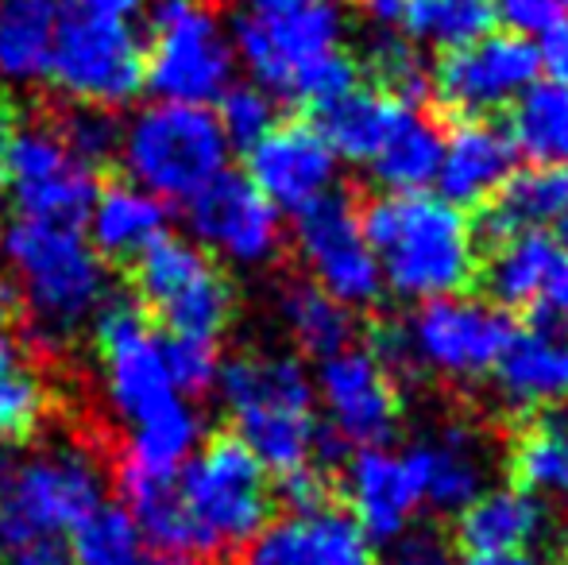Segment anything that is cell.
Returning <instances> with one entry per match:
<instances>
[{"label": "cell", "mask_w": 568, "mask_h": 565, "mask_svg": "<svg viewBox=\"0 0 568 565\" xmlns=\"http://www.w3.org/2000/svg\"><path fill=\"white\" fill-rule=\"evenodd\" d=\"M359 12L372 20L375 31H398V20H403V0H359Z\"/></svg>", "instance_id": "obj_47"}, {"label": "cell", "mask_w": 568, "mask_h": 565, "mask_svg": "<svg viewBox=\"0 0 568 565\" xmlns=\"http://www.w3.org/2000/svg\"><path fill=\"white\" fill-rule=\"evenodd\" d=\"M515 337V322L499 306L479 299H429L406 317V325H387L375 333V349L390 376L429 372L456 384H471L495 372V361Z\"/></svg>", "instance_id": "obj_4"}, {"label": "cell", "mask_w": 568, "mask_h": 565, "mask_svg": "<svg viewBox=\"0 0 568 565\" xmlns=\"http://www.w3.org/2000/svg\"><path fill=\"white\" fill-rule=\"evenodd\" d=\"M8 481H12V465H8V461H4V457H0V496H4Z\"/></svg>", "instance_id": "obj_51"}, {"label": "cell", "mask_w": 568, "mask_h": 565, "mask_svg": "<svg viewBox=\"0 0 568 565\" xmlns=\"http://www.w3.org/2000/svg\"><path fill=\"white\" fill-rule=\"evenodd\" d=\"M278 310H283L286 330L298 341L302 353L317 356V361H329V356L352 349L356 317H352V310L344 306V302L325 294L317 283H310V280L286 283L283 291H278Z\"/></svg>", "instance_id": "obj_31"}, {"label": "cell", "mask_w": 568, "mask_h": 565, "mask_svg": "<svg viewBox=\"0 0 568 565\" xmlns=\"http://www.w3.org/2000/svg\"><path fill=\"white\" fill-rule=\"evenodd\" d=\"M515 140L491 121H460L445 137L437 186L456 210H476L499 194L503 182L515 174Z\"/></svg>", "instance_id": "obj_21"}, {"label": "cell", "mask_w": 568, "mask_h": 565, "mask_svg": "<svg viewBox=\"0 0 568 565\" xmlns=\"http://www.w3.org/2000/svg\"><path fill=\"white\" fill-rule=\"evenodd\" d=\"M495 4L491 0H403V31L410 43L434 47V51H456L476 39L491 36Z\"/></svg>", "instance_id": "obj_35"}, {"label": "cell", "mask_w": 568, "mask_h": 565, "mask_svg": "<svg viewBox=\"0 0 568 565\" xmlns=\"http://www.w3.org/2000/svg\"><path fill=\"white\" fill-rule=\"evenodd\" d=\"M568 210V171L565 167H534V171L510 174L499 186V194L487 202L484 233L487 241H503L515 233L546 229Z\"/></svg>", "instance_id": "obj_30"}, {"label": "cell", "mask_w": 568, "mask_h": 565, "mask_svg": "<svg viewBox=\"0 0 568 565\" xmlns=\"http://www.w3.org/2000/svg\"><path fill=\"white\" fill-rule=\"evenodd\" d=\"M163 361L179 395H205L217 384V372H221L217 341L163 337Z\"/></svg>", "instance_id": "obj_41"}, {"label": "cell", "mask_w": 568, "mask_h": 565, "mask_svg": "<svg viewBox=\"0 0 568 565\" xmlns=\"http://www.w3.org/2000/svg\"><path fill=\"white\" fill-rule=\"evenodd\" d=\"M403 101H395L390 93L375 90V85H352L341 98L322 101V105L310 109L314 117L317 137L333 148L337 159H352V163H372L375 151L383 148L390 124H395Z\"/></svg>", "instance_id": "obj_27"}, {"label": "cell", "mask_w": 568, "mask_h": 565, "mask_svg": "<svg viewBox=\"0 0 568 565\" xmlns=\"http://www.w3.org/2000/svg\"><path fill=\"white\" fill-rule=\"evenodd\" d=\"M186 221L205 249L236 260V264H267L278 256L283 229L278 210L244 179L221 171L205 190L186 202Z\"/></svg>", "instance_id": "obj_17"}, {"label": "cell", "mask_w": 568, "mask_h": 565, "mask_svg": "<svg viewBox=\"0 0 568 565\" xmlns=\"http://www.w3.org/2000/svg\"><path fill=\"white\" fill-rule=\"evenodd\" d=\"M0 546H4V543H0Z\"/></svg>", "instance_id": "obj_53"}, {"label": "cell", "mask_w": 568, "mask_h": 565, "mask_svg": "<svg viewBox=\"0 0 568 565\" xmlns=\"http://www.w3.org/2000/svg\"><path fill=\"white\" fill-rule=\"evenodd\" d=\"M561 8H568V0H561Z\"/></svg>", "instance_id": "obj_52"}, {"label": "cell", "mask_w": 568, "mask_h": 565, "mask_svg": "<svg viewBox=\"0 0 568 565\" xmlns=\"http://www.w3.org/2000/svg\"><path fill=\"white\" fill-rule=\"evenodd\" d=\"M561 264L565 260L554 236L534 229V233H515L495 241L491 256L476 268V275L491 306H534V302H541V294L554 283Z\"/></svg>", "instance_id": "obj_26"}, {"label": "cell", "mask_w": 568, "mask_h": 565, "mask_svg": "<svg viewBox=\"0 0 568 565\" xmlns=\"http://www.w3.org/2000/svg\"><path fill=\"white\" fill-rule=\"evenodd\" d=\"M98 171L78 163L51 124H23L20 140L8 159V190H12L20 218H47V221H70L82 225L90 213L93 198H98Z\"/></svg>", "instance_id": "obj_15"}, {"label": "cell", "mask_w": 568, "mask_h": 565, "mask_svg": "<svg viewBox=\"0 0 568 565\" xmlns=\"http://www.w3.org/2000/svg\"><path fill=\"white\" fill-rule=\"evenodd\" d=\"M495 23H507L510 36H546L561 23V0H491Z\"/></svg>", "instance_id": "obj_43"}, {"label": "cell", "mask_w": 568, "mask_h": 565, "mask_svg": "<svg viewBox=\"0 0 568 565\" xmlns=\"http://www.w3.org/2000/svg\"><path fill=\"white\" fill-rule=\"evenodd\" d=\"M383 286L403 299H445L476 280V241L464 210L429 194H387L359 213Z\"/></svg>", "instance_id": "obj_2"}, {"label": "cell", "mask_w": 568, "mask_h": 565, "mask_svg": "<svg viewBox=\"0 0 568 565\" xmlns=\"http://www.w3.org/2000/svg\"><path fill=\"white\" fill-rule=\"evenodd\" d=\"M143 0H74V8L93 16H113V20H128V16L140 8Z\"/></svg>", "instance_id": "obj_48"}, {"label": "cell", "mask_w": 568, "mask_h": 565, "mask_svg": "<svg viewBox=\"0 0 568 565\" xmlns=\"http://www.w3.org/2000/svg\"><path fill=\"white\" fill-rule=\"evenodd\" d=\"M298 252L314 283L344 306H372L383 294V272L364 241L359 213L348 194H325L298 213Z\"/></svg>", "instance_id": "obj_14"}, {"label": "cell", "mask_w": 568, "mask_h": 565, "mask_svg": "<svg viewBox=\"0 0 568 565\" xmlns=\"http://www.w3.org/2000/svg\"><path fill=\"white\" fill-rule=\"evenodd\" d=\"M67 546L74 565H148L132 515L105 500L70 531Z\"/></svg>", "instance_id": "obj_37"}, {"label": "cell", "mask_w": 568, "mask_h": 565, "mask_svg": "<svg viewBox=\"0 0 568 565\" xmlns=\"http://www.w3.org/2000/svg\"><path fill=\"white\" fill-rule=\"evenodd\" d=\"M93 345L105 364L109 400L132 426L148 423L151 415L182 400L174 392L171 372H166L163 341L155 337L148 314L132 294H116L113 302H101Z\"/></svg>", "instance_id": "obj_11"}, {"label": "cell", "mask_w": 568, "mask_h": 565, "mask_svg": "<svg viewBox=\"0 0 568 565\" xmlns=\"http://www.w3.org/2000/svg\"><path fill=\"white\" fill-rule=\"evenodd\" d=\"M179 496L202 554H232L271 519L275 492L255 453L232 430H217L179 468Z\"/></svg>", "instance_id": "obj_6"}, {"label": "cell", "mask_w": 568, "mask_h": 565, "mask_svg": "<svg viewBox=\"0 0 568 565\" xmlns=\"http://www.w3.org/2000/svg\"><path fill=\"white\" fill-rule=\"evenodd\" d=\"M148 28V90L174 105H205L229 90L232 43L213 0H155Z\"/></svg>", "instance_id": "obj_10"}, {"label": "cell", "mask_w": 568, "mask_h": 565, "mask_svg": "<svg viewBox=\"0 0 568 565\" xmlns=\"http://www.w3.org/2000/svg\"><path fill=\"white\" fill-rule=\"evenodd\" d=\"M344 20L333 0H252L232 23V47L260 90L291 101L314 62L341 51Z\"/></svg>", "instance_id": "obj_9"}, {"label": "cell", "mask_w": 568, "mask_h": 565, "mask_svg": "<svg viewBox=\"0 0 568 565\" xmlns=\"http://www.w3.org/2000/svg\"><path fill=\"white\" fill-rule=\"evenodd\" d=\"M128 294L166 337L217 341L236 317V286L217 256L179 236H159L128 264Z\"/></svg>", "instance_id": "obj_5"}, {"label": "cell", "mask_w": 568, "mask_h": 565, "mask_svg": "<svg viewBox=\"0 0 568 565\" xmlns=\"http://www.w3.org/2000/svg\"><path fill=\"white\" fill-rule=\"evenodd\" d=\"M410 450L422 468V504L434 512L460 515L487 488V445L471 426L453 423Z\"/></svg>", "instance_id": "obj_23"}, {"label": "cell", "mask_w": 568, "mask_h": 565, "mask_svg": "<svg viewBox=\"0 0 568 565\" xmlns=\"http://www.w3.org/2000/svg\"><path fill=\"white\" fill-rule=\"evenodd\" d=\"M8 551H12V562L8 565H74V558H70V546L62 543L59 535L23 538V543L8 546Z\"/></svg>", "instance_id": "obj_44"}, {"label": "cell", "mask_w": 568, "mask_h": 565, "mask_svg": "<svg viewBox=\"0 0 568 565\" xmlns=\"http://www.w3.org/2000/svg\"><path fill=\"white\" fill-rule=\"evenodd\" d=\"M344 500L352 507V523L367 538L390 543L414 523V512L422 507V468L414 450L387 453L379 445L359 450L344 465Z\"/></svg>", "instance_id": "obj_20"}, {"label": "cell", "mask_w": 568, "mask_h": 565, "mask_svg": "<svg viewBox=\"0 0 568 565\" xmlns=\"http://www.w3.org/2000/svg\"><path fill=\"white\" fill-rule=\"evenodd\" d=\"M538 325L557 333H568V264L557 268L554 283L541 294V310H538Z\"/></svg>", "instance_id": "obj_46"}, {"label": "cell", "mask_w": 568, "mask_h": 565, "mask_svg": "<svg viewBox=\"0 0 568 565\" xmlns=\"http://www.w3.org/2000/svg\"><path fill=\"white\" fill-rule=\"evenodd\" d=\"M43 78L82 105H128L148 82V47L128 20L70 8L59 16Z\"/></svg>", "instance_id": "obj_8"}, {"label": "cell", "mask_w": 568, "mask_h": 565, "mask_svg": "<svg viewBox=\"0 0 568 565\" xmlns=\"http://www.w3.org/2000/svg\"><path fill=\"white\" fill-rule=\"evenodd\" d=\"M120 159L148 194L190 202L225 171L229 140L205 105L163 101L128 124Z\"/></svg>", "instance_id": "obj_7"}, {"label": "cell", "mask_w": 568, "mask_h": 565, "mask_svg": "<svg viewBox=\"0 0 568 565\" xmlns=\"http://www.w3.org/2000/svg\"><path fill=\"white\" fill-rule=\"evenodd\" d=\"M101 504V473L85 453H54L12 468L0 496V543L74 531Z\"/></svg>", "instance_id": "obj_12"}, {"label": "cell", "mask_w": 568, "mask_h": 565, "mask_svg": "<svg viewBox=\"0 0 568 565\" xmlns=\"http://www.w3.org/2000/svg\"><path fill=\"white\" fill-rule=\"evenodd\" d=\"M546 535L549 512L518 484L484 488L456 515V538L468 554H530Z\"/></svg>", "instance_id": "obj_22"}, {"label": "cell", "mask_w": 568, "mask_h": 565, "mask_svg": "<svg viewBox=\"0 0 568 565\" xmlns=\"http://www.w3.org/2000/svg\"><path fill=\"white\" fill-rule=\"evenodd\" d=\"M495 380L510 407L534 411L568 400V337L557 330H515L495 361Z\"/></svg>", "instance_id": "obj_24"}, {"label": "cell", "mask_w": 568, "mask_h": 565, "mask_svg": "<svg viewBox=\"0 0 568 565\" xmlns=\"http://www.w3.org/2000/svg\"><path fill=\"white\" fill-rule=\"evenodd\" d=\"M23 124H28V117H23L16 93L0 85V190H8V159H12V148L20 140Z\"/></svg>", "instance_id": "obj_45"}, {"label": "cell", "mask_w": 568, "mask_h": 565, "mask_svg": "<svg viewBox=\"0 0 568 565\" xmlns=\"http://www.w3.org/2000/svg\"><path fill=\"white\" fill-rule=\"evenodd\" d=\"M225 565H375V554L352 515L322 504L267 519Z\"/></svg>", "instance_id": "obj_18"}, {"label": "cell", "mask_w": 568, "mask_h": 565, "mask_svg": "<svg viewBox=\"0 0 568 565\" xmlns=\"http://www.w3.org/2000/svg\"><path fill=\"white\" fill-rule=\"evenodd\" d=\"M51 415V384L39 356L0 325V445L31 442Z\"/></svg>", "instance_id": "obj_28"}, {"label": "cell", "mask_w": 568, "mask_h": 565, "mask_svg": "<svg viewBox=\"0 0 568 565\" xmlns=\"http://www.w3.org/2000/svg\"><path fill=\"white\" fill-rule=\"evenodd\" d=\"M510 473L515 484L530 496L568 500V415L538 418L515 437L510 445Z\"/></svg>", "instance_id": "obj_34"}, {"label": "cell", "mask_w": 568, "mask_h": 565, "mask_svg": "<svg viewBox=\"0 0 568 565\" xmlns=\"http://www.w3.org/2000/svg\"><path fill=\"white\" fill-rule=\"evenodd\" d=\"M367 70H372L375 90L390 93L403 105H418L429 93V70L414 43L398 31H375L367 43Z\"/></svg>", "instance_id": "obj_39"}, {"label": "cell", "mask_w": 568, "mask_h": 565, "mask_svg": "<svg viewBox=\"0 0 568 565\" xmlns=\"http://www.w3.org/2000/svg\"><path fill=\"white\" fill-rule=\"evenodd\" d=\"M317 392L325 400L329 434L341 445H372L387 442L398 426V384L390 369L372 349H344V353L322 361Z\"/></svg>", "instance_id": "obj_16"}, {"label": "cell", "mask_w": 568, "mask_h": 565, "mask_svg": "<svg viewBox=\"0 0 568 565\" xmlns=\"http://www.w3.org/2000/svg\"><path fill=\"white\" fill-rule=\"evenodd\" d=\"M90 233L93 252L116 264H132L151 241L166 233V205L163 198L148 194L140 186H128L120 179H109L98 186V198L90 205Z\"/></svg>", "instance_id": "obj_25"}, {"label": "cell", "mask_w": 568, "mask_h": 565, "mask_svg": "<svg viewBox=\"0 0 568 565\" xmlns=\"http://www.w3.org/2000/svg\"><path fill=\"white\" fill-rule=\"evenodd\" d=\"M20 294V333L47 361L105 302V272L82 225L47 218H20L4 236Z\"/></svg>", "instance_id": "obj_1"}, {"label": "cell", "mask_w": 568, "mask_h": 565, "mask_svg": "<svg viewBox=\"0 0 568 565\" xmlns=\"http://www.w3.org/2000/svg\"><path fill=\"white\" fill-rule=\"evenodd\" d=\"M442 151H445V132L414 105H403L395 124H390L387 140H383V148L372 159L375 182L387 186L390 194H418L429 182H437Z\"/></svg>", "instance_id": "obj_29"}, {"label": "cell", "mask_w": 568, "mask_h": 565, "mask_svg": "<svg viewBox=\"0 0 568 565\" xmlns=\"http://www.w3.org/2000/svg\"><path fill=\"white\" fill-rule=\"evenodd\" d=\"M375 565H456V562H453V546L437 531L406 527L403 535L390 538L387 554Z\"/></svg>", "instance_id": "obj_42"}, {"label": "cell", "mask_w": 568, "mask_h": 565, "mask_svg": "<svg viewBox=\"0 0 568 565\" xmlns=\"http://www.w3.org/2000/svg\"><path fill=\"white\" fill-rule=\"evenodd\" d=\"M554 225H557V236H554V241H557V249L568 252V210L561 213V218L554 221Z\"/></svg>", "instance_id": "obj_50"}, {"label": "cell", "mask_w": 568, "mask_h": 565, "mask_svg": "<svg viewBox=\"0 0 568 565\" xmlns=\"http://www.w3.org/2000/svg\"><path fill=\"white\" fill-rule=\"evenodd\" d=\"M217 387L229 403L232 434L271 473L314 465V384L286 353H236L221 364Z\"/></svg>", "instance_id": "obj_3"}, {"label": "cell", "mask_w": 568, "mask_h": 565, "mask_svg": "<svg viewBox=\"0 0 568 565\" xmlns=\"http://www.w3.org/2000/svg\"><path fill=\"white\" fill-rule=\"evenodd\" d=\"M213 117H217L225 140L236 143V148H252L263 132H271L278 124L275 101L260 85H229L217 98V113Z\"/></svg>", "instance_id": "obj_40"}, {"label": "cell", "mask_w": 568, "mask_h": 565, "mask_svg": "<svg viewBox=\"0 0 568 565\" xmlns=\"http://www.w3.org/2000/svg\"><path fill=\"white\" fill-rule=\"evenodd\" d=\"M460 565H538L534 554H468Z\"/></svg>", "instance_id": "obj_49"}, {"label": "cell", "mask_w": 568, "mask_h": 565, "mask_svg": "<svg viewBox=\"0 0 568 565\" xmlns=\"http://www.w3.org/2000/svg\"><path fill=\"white\" fill-rule=\"evenodd\" d=\"M51 124V132L59 137L62 148L85 163L90 171H105L113 167V159L120 155V121L113 117V109L101 105H82V101H70V105H54L51 113L43 117Z\"/></svg>", "instance_id": "obj_38"}, {"label": "cell", "mask_w": 568, "mask_h": 565, "mask_svg": "<svg viewBox=\"0 0 568 565\" xmlns=\"http://www.w3.org/2000/svg\"><path fill=\"white\" fill-rule=\"evenodd\" d=\"M247 182L275 210L302 213L337 182V155L310 121H283L247 148Z\"/></svg>", "instance_id": "obj_19"}, {"label": "cell", "mask_w": 568, "mask_h": 565, "mask_svg": "<svg viewBox=\"0 0 568 565\" xmlns=\"http://www.w3.org/2000/svg\"><path fill=\"white\" fill-rule=\"evenodd\" d=\"M59 16V0H0V78H43Z\"/></svg>", "instance_id": "obj_32"}, {"label": "cell", "mask_w": 568, "mask_h": 565, "mask_svg": "<svg viewBox=\"0 0 568 565\" xmlns=\"http://www.w3.org/2000/svg\"><path fill=\"white\" fill-rule=\"evenodd\" d=\"M538 47L523 36H484L468 47L445 51L429 74V93L460 121H484L495 109H507L518 93L538 82Z\"/></svg>", "instance_id": "obj_13"}, {"label": "cell", "mask_w": 568, "mask_h": 565, "mask_svg": "<svg viewBox=\"0 0 568 565\" xmlns=\"http://www.w3.org/2000/svg\"><path fill=\"white\" fill-rule=\"evenodd\" d=\"M197 430H202V423H197L194 407L186 400H179L166 411H159V415H151L148 423L135 426L128 450L116 453V457L132 461L143 473H179L186 453L194 450Z\"/></svg>", "instance_id": "obj_36"}, {"label": "cell", "mask_w": 568, "mask_h": 565, "mask_svg": "<svg viewBox=\"0 0 568 565\" xmlns=\"http://www.w3.org/2000/svg\"><path fill=\"white\" fill-rule=\"evenodd\" d=\"M510 140L515 151L538 167L568 171V90L557 82H534L510 105Z\"/></svg>", "instance_id": "obj_33"}]
</instances>
